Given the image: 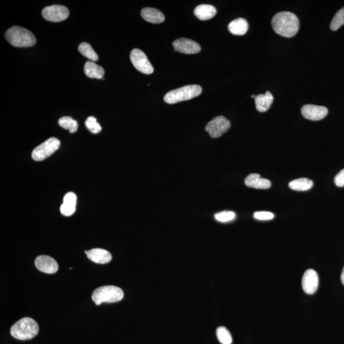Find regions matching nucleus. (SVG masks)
Masks as SVG:
<instances>
[{"label": "nucleus", "instance_id": "1", "mask_svg": "<svg viewBox=\"0 0 344 344\" xmlns=\"http://www.w3.org/2000/svg\"><path fill=\"white\" fill-rule=\"evenodd\" d=\"M272 25L276 33L286 38L296 35L300 28L299 18L290 11L276 13L272 18Z\"/></svg>", "mask_w": 344, "mask_h": 344}, {"label": "nucleus", "instance_id": "2", "mask_svg": "<svg viewBox=\"0 0 344 344\" xmlns=\"http://www.w3.org/2000/svg\"><path fill=\"white\" fill-rule=\"evenodd\" d=\"M39 327L33 319L24 318L16 322L10 329L11 336L17 340L28 341L37 336Z\"/></svg>", "mask_w": 344, "mask_h": 344}, {"label": "nucleus", "instance_id": "3", "mask_svg": "<svg viewBox=\"0 0 344 344\" xmlns=\"http://www.w3.org/2000/svg\"><path fill=\"white\" fill-rule=\"evenodd\" d=\"M5 38L11 45L17 47H32L36 41L33 33L19 26H13L8 29L6 31Z\"/></svg>", "mask_w": 344, "mask_h": 344}, {"label": "nucleus", "instance_id": "4", "mask_svg": "<svg viewBox=\"0 0 344 344\" xmlns=\"http://www.w3.org/2000/svg\"><path fill=\"white\" fill-rule=\"evenodd\" d=\"M202 92V88L200 85H186L168 92L164 97V100L168 104L177 103L195 98L199 96Z\"/></svg>", "mask_w": 344, "mask_h": 344}, {"label": "nucleus", "instance_id": "5", "mask_svg": "<svg viewBox=\"0 0 344 344\" xmlns=\"http://www.w3.org/2000/svg\"><path fill=\"white\" fill-rule=\"evenodd\" d=\"M124 292L121 288L114 286H105L96 289L92 294V300L96 306L103 302L114 303L123 299Z\"/></svg>", "mask_w": 344, "mask_h": 344}, {"label": "nucleus", "instance_id": "6", "mask_svg": "<svg viewBox=\"0 0 344 344\" xmlns=\"http://www.w3.org/2000/svg\"><path fill=\"white\" fill-rule=\"evenodd\" d=\"M60 141L56 138H50L42 144L39 145L32 152V158L36 161L47 159L59 148Z\"/></svg>", "mask_w": 344, "mask_h": 344}, {"label": "nucleus", "instance_id": "7", "mask_svg": "<svg viewBox=\"0 0 344 344\" xmlns=\"http://www.w3.org/2000/svg\"><path fill=\"white\" fill-rule=\"evenodd\" d=\"M131 63L138 71L144 74H152L154 68L145 53L138 48H134L130 53Z\"/></svg>", "mask_w": 344, "mask_h": 344}, {"label": "nucleus", "instance_id": "8", "mask_svg": "<svg viewBox=\"0 0 344 344\" xmlns=\"http://www.w3.org/2000/svg\"><path fill=\"white\" fill-rule=\"evenodd\" d=\"M230 122L226 117L218 116L210 121L205 127V130L211 137L216 138L221 137L230 128Z\"/></svg>", "mask_w": 344, "mask_h": 344}, {"label": "nucleus", "instance_id": "9", "mask_svg": "<svg viewBox=\"0 0 344 344\" xmlns=\"http://www.w3.org/2000/svg\"><path fill=\"white\" fill-rule=\"evenodd\" d=\"M41 14L48 21L58 22L66 19L70 13L65 6L56 4L43 8Z\"/></svg>", "mask_w": 344, "mask_h": 344}, {"label": "nucleus", "instance_id": "10", "mask_svg": "<svg viewBox=\"0 0 344 344\" xmlns=\"http://www.w3.org/2000/svg\"><path fill=\"white\" fill-rule=\"evenodd\" d=\"M301 112L306 119L311 121H320L327 117L329 110L323 106L306 105L302 108Z\"/></svg>", "mask_w": 344, "mask_h": 344}, {"label": "nucleus", "instance_id": "11", "mask_svg": "<svg viewBox=\"0 0 344 344\" xmlns=\"http://www.w3.org/2000/svg\"><path fill=\"white\" fill-rule=\"evenodd\" d=\"M173 47L175 51L186 54H196L201 50L200 45L197 42L185 38H179L174 41Z\"/></svg>", "mask_w": 344, "mask_h": 344}, {"label": "nucleus", "instance_id": "12", "mask_svg": "<svg viewBox=\"0 0 344 344\" xmlns=\"http://www.w3.org/2000/svg\"><path fill=\"white\" fill-rule=\"evenodd\" d=\"M302 285L304 292L307 294L313 295L315 293L319 286V277L317 272L313 269L307 270L302 278Z\"/></svg>", "mask_w": 344, "mask_h": 344}, {"label": "nucleus", "instance_id": "13", "mask_svg": "<svg viewBox=\"0 0 344 344\" xmlns=\"http://www.w3.org/2000/svg\"><path fill=\"white\" fill-rule=\"evenodd\" d=\"M34 265L38 270L43 273L55 274L58 270V264L56 260L48 256H39L34 261Z\"/></svg>", "mask_w": 344, "mask_h": 344}, {"label": "nucleus", "instance_id": "14", "mask_svg": "<svg viewBox=\"0 0 344 344\" xmlns=\"http://www.w3.org/2000/svg\"><path fill=\"white\" fill-rule=\"evenodd\" d=\"M86 255L90 260L98 264H106L112 260L111 254L103 249H91Z\"/></svg>", "mask_w": 344, "mask_h": 344}, {"label": "nucleus", "instance_id": "15", "mask_svg": "<svg viewBox=\"0 0 344 344\" xmlns=\"http://www.w3.org/2000/svg\"><path fill=\"white\" fill-rule=\"evenodd\" d=\"M77 204V196L72 192L66 193L63 198V204L60 207L61 213L64 216H70L74 214Z\"/></svg>", "mask_w": 344, "mask_h": 344}, {"label": "nucleus", "instance_id": "16", "mask_svg": "<svg viewBox=\"0 0 344 344\" xmlns=\"http://www.w3.org/2000/svg\"><path fill=\"white\" fill-rule=\"evenodd\" d=\"M245 184L249 188L267 189L271 187V182L267 179H263L260 174H251L245 179Z\"/></svg>", "mask_w": 344, "mask_h": 344}, {"label": "nucleus", "instance_id": "17", "mask_svg": "<svg viewBox=\"0 0 344 344\" xmlns=\"http://www.w3.org/2000/svg\"><path fill=\"white\" fill-rule=\"evenodd\" d=\"M141 15L146 21L152 24H160L165 19V15L158 9L147 7L141 11Z\"/></svg>", "mask_w": 344, "mask_h": 344}, {"label": "nucleus", "instance_id": "18", "mask_svg": "<svg viewBox=\"0 0 344 344\" xmlns=\"http://www.w3.org/2000/svg\"><path fill=\"white\" fill-rule=\"evenodd\" d=\"M256 110L260 112H267L271 107L274 101V96L270 91L261 94L255 98Z\"/></svg>", "mask_w": 344, "mask_h": 344}, {"label": "nucleus", "instance_id": "19", "mask_svg": "<svg viewBox=\"0 0 344 344\" xmlns=\"http://www.w3.org/2000/svg\"><path fill=\"white\" fill-rule=\"evenodd\" d=\"M217 10L214 6L211 4H200L196 6L194 11V13L202 20H207L212 19L216 15Z\"/></svg>", "mask_w": 344, "mask_h": 344}, {"label": "nucleus", "instance_id": "20", "mask_svg": "<svg viewBox=\"0 0 344 344\" xmlns=\"http://www.w3.org/2000/svg\"><path fill=\"white\" fill-rule=\"evenodd\" d=\"M248 22L243 18H238L228 25V29L235 35H244L248 31Z\"/></svg>", "mask_w": 344, "mask_h": 344}, {"label": "nucleus", "instance_id": "21", "mask_svg": "<svg viewBox=\"0 0 344 344\" xmlns=\"http://www.w3.org/2000/svg\"><path fill=\"white\" fill-rule=\"evenodd\" d=\"M85 74L91 78L101 79L105 74V70L102 67L98 65L94 62L89 61L84 65Z\"/></svg>", "mask_w": 344, "mask_h": 344}, {"label": "nucleus", "instance_id": "22", "mask_svg": "<svg viewBox=\"0 0 344 344\" xmlns=\"http://www.w3.org/2000/svg\"><path fill=\"white\" fill-rule=\"evenodd\" d=\"M313 181L307 178H300V179L293 180L289 183L290 189L298 191H308L313 188Z\"/></svg>", "mask_w": 344, "mask_h": 344}, {"label": "nucleus", "instance_id": "23", "mask_svg": "<svg viewBox=\"0 0 344 344\" xmlns=\"http://www.w3.org/2000/svg\"><path fill=\"white\" fill-rule=\"evenodd\" d=\"M78 51L81 53L83 56L91 60V61H98V55L94 52L93 47L89 43L86 42L80 43V45L78 46Z\"/></svg>", "mask_w": 344, "mask_h": 344}, {"label": "nucleus", "instance_id": "24", "mask_svg": "<svg viewBox=\"0 0 344 344\" xmlns=\"http://www.w3.org/2000/svg\"><path fill=\"white\" fill-rule=\"evenodd\" d=\"M58 123L62 128L68 130L71 133H74L78 129V122L71 117L65 116L59 119Z\"/></svg>", "mask_w": 344, "mask_h": 344}, {"label": "nucleus", "instance_id": "25", "mask_svg": "<svg viewBox=\"0 0 344 344\" xmlns=\"http://www.w3.org/2000/svg\"><path fill=\"white\" fill-rule=\"evenodd\" d=\"M216 336L219 343L221 344H232L233 339L232 335L226 328L220 327L216 330Z\"/></svg>", "mask_w": 344, "mask_h": 344}, {"label": "nucleus", "instance_id": "26", "mask_svg": "<svg viewBox=\"0 0 344 344\" xmlns=\"http://www.w3.org/2000/svg\"><path fill=\"white\" fill-rule=\"evenodd\" d=\"M344 24V7L341 8L335 15L330 24V29L332 31H337V29Z\"/></svg>", "mask_w": 344, "mask_h": 344}, {"label": "nucleus", "instance_id": "27", "mask_svg": "<svg viewBox=\"0 0 344 344\" xmlns=\"http://www.w3.org/2000/svg\"><path fill=\"white\" fill-rule=\"evenodd\" d=\"M85 126L91 133L96 134L100 132L101 130L100 124L96 121L95 117L90 116L85 122Z\"/></svg>", "mask_w": 344, "mask_h": 344}, {"label": "nucleus", "instance_id": "28", "mask_svg": "<svg viewBox=\"0 0 344 344\" xmlns=\"http://www.w3.org/2000/svg\"><path fill=\"white\" fill-rule=\"evenodd\" d=\"M215 218L219 222H228L235 218V214L232 211H223L215 215Z\"/></svg>", "mask_w": 344, "mask_h": 344}, {"label": "nucleus", "instance_id": "29", "mask_svg": "<svg viewBox=\"0 0 344 344\" xmlns=\"http://www.w3.org/2000/svg\"><path fill=\"white\" fill-rule=\"evenodd\" d=\"M254 217H255V219H258V220L268 221L274 219V215L273 213L270 212H256L255 214H254Z\"/></svg>", "mask_w": 344, "mask_h": 344}, {"label": "nucleus", "instance_id": "30", "mask_svg": "<svg viewBox=\"0 0 344 344\" xmlns=\"http://www.w3.org/2000/svg\"><path fill=\"white\" fill-rule=\"evenodd\" d=\"M335 184L338 187H344V169L342 170L335 177Z\"/></svg>", "mask_w": 344, "mask_h": 344}, {"label": "nucleus", "instance_id": "31", "mask_svg": "<svg viewBox=\"0 0 344 344\" xmlns=\"http://www.w3.org/2000/svg\"><path fill=\"white\" fill-rule=\"evenodd\" d=\"M341 278L342 283H343V285H344V269L343 270V272H342V274H341Z\"/></svg>", "mask_w": 344, "mask_h": 344}, {"label": "nucleus", "instance_id": "32", "mask_svg": "<svg viewBox=\"0 0 344 344\" xmlns=\"http://www.w3.org/2000/svg\"><path fill=\"white\" fill-rule=\"evenodd\" d=\"M251 98H256V96H255V95H252V96H251Z\"/></svg>", "mask_w": 344, "mask_h": 344}]
</instances>
